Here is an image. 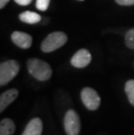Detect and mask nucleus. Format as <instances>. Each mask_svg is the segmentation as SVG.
<instances>
[{
    "instance_id": "nucleus-6",
    "label": "nucleus",
    "mask_w": 134,
    "mask_h": 135,
    "mask_svg": "<svg viewBox=\"0 0 134 135\" xmlns=\"http://www.w3.org/2000/svg\"><path fill=\"white\" fill-rule=\"evenodd\" d=\"M92 61V55L86 49H80L72 56L71 64L76 68H85Z\"/></svg>"
},
{
    "instance_id": "nucleus-13",
    "label": "nucleus",
    "mask_w": 134,
    "mask_h": 135,
    "mask_svg": "<svg viewBox=\"0 0 134 135\" xmlns=\"http://www.w3.org/2000/svg\"><path fill=\"white\" fill-rule=\"evenodd\" d=\"M125 45L130 49H134V28L129 30L125 34Z\"/></svg>"
},
{
    "instance_id": "nucleus-7",
    "label": "nucleus",
    "mask_w": 134,
    "mask_h": 135,
    "mask_svg": "<svg viewBox=\"0 0 134 135\" xmlns=\"http://www.w3.org/2000/svg\"><path fill=\"white\" fill-rule=\"evenodd\" d=\"M11 40L17 46L22 49H29L32 45V38L23 31H14L11 34Z\"/></svg>"
},
{
    "instance_id": "nucleus-11",
    "label": "nucleus",
    "mask_w": 134,
    "mask_h": 135,
    "mask_svg": "<svg viewBox=\"0 0 134 135\" xmlns=\"http://www.w3.org/2000/svg\"><path fill=\"white\" fill-rule=\"evenodd\" d=\"M15 129V123L11 119H4L0 122V135H13Z\"/></svg>"
},
{
    "instance_id": "nucleus-8",
    "label": "nucleus",
    "mask_w": 134,
    "mask_h": 135,
    "mask_svg": "<svg viewBox=\"0 0 134 135\" xmlns=\"http://www.w3.org/2000/svg\"><path fill=\"white\" fill-rule=\"evenodd\" d=\"M18 96V91L17 89H10L0 96V112L3 113Z\"/></svg>"
},
{
    "instance_id": "nucleus-14",
    "label": "nucleus",
    "mask_w": 134,
    "mask_h": 135,
    "mask_svg": "<svg viewBox=\"0 0 134 135\" xmlns=\"http://www.w3.org/2000/svg\"><path fill=\"white\" fill-rule=\"evenodd\" d=\"M51 0H37L36 2V7L37 9L41 11H45L48 7H49Z\"/></svg>"
},
{
    "instance_id": "nucleus-10",
    "label": "nucleus",
    "mask_w": 134,
    "mask_h": 135,
    "mask_svg": "<svg viewBox=\"0 0 134 135\" xmlns=\"http://www.w3.org/2000/svg\"><path fill=\"white\" fill-rule=\"evenodd\" d=\"M19 20L26 24H37L41 20V16L38 13H36L34 11H24L19 15Z\"/></svg>"
},
{
    "instance_id": "nucleus-3",
    "label": "nucleus",
    "mask_w": 134,
    "mask_h": 135,
    "mask_svg": "<svg viewBox=\"0 0 134 135\" xmlns=\"http://www.w3.org/2000/svg\"><path fill=\"white\" fill-rule=\"evenodd\" d=\"M19 71V65L16 60H7L0 65V85H7Z\"/></svg>"
},
{
    "instance_id": "nucleus-2",
    "label": "nucleus",
    "mask_w": 134,
    "mask_h": 135,
    "mask_svg": "<svg viewBox=\"0 0 134 135\" xmlns=\"http://www.w3.org/2000/svg\"><path fill=\"white\" fill-rule=\"evenodd\" d=\"M67 36L63 31L52 32L44 39L41 44V50L44 52H52L63 46L67 42Z\"/></svg>"
},
{
    "instance_id": "nucleus-1",
    "label": "nucleus",
    "mask_w": 134,
    "mask_h": 135,
    "mask_svg": "<svg viewBox=\"0 0 134 135\" xmlns=\"http://www.w3.org/2000/svg\"><path fill=\"white\" fill-rule=\"evenodd\" d=\"M27 69L31 75L39 81H46L52 75V70L50 65L39 59L28 60Z\"/></svg>"
},
{
    "instance_id": "nucleus-15",
    "label": "nucleus",
    "mask_w": 134,
    "mask_h": 135,
    "mask_svg": "<svg viewBox=\"0 0 134 135\" xmlns=\"http://www.w3.org/2000/svg\"><path fill=\"white\" fill-rule=\"evenodd\" d=\"M118 4L123 6H131L134 5V0H115Z\"/></svg>"
},
{
    "instance_id": "nucleus-5",
    "label": "nucleus",
    "mask_w": 134,
    "mask_h": 135,
    "mask_svg": "<svg viewBox=\"0 0 134 135\" xmlns=\"http://www.w3.org/2000/svg\"><path fill=\"white\" fill-rule=\"evenodd\" d=\"M81 99L83 104L90 111L97 110L100 105V97L98 93L91 87H85L81 91Z\"/></svg>"
},
{
    "instance_id": "nucleus-4",
    "label": "nucleus",
    "mask_w": 134,
    "mask_h": 135,
    "mask_svg": "<svg viewBox=\"0 0 134 135\" xmlns=\"http://www.w3.org/2000/svg\"><path fill=\"white\" fill-rule=\"evenodd\" d=\"M64 127L67 135H78L80 133V119L76 111L71 109L66 112L64 119Z\"/></svg>"
},
{
    "instance_id": "nucleus-18",
    "label": "nucleus",
    "mask_w": 134,
    "mask_h": 135,
    "mask_svg": "<svg viewBox=\"0 0 134 135\" xmlns=\"http://www.w3.org/2000/svg\"><path fill=\"white\" fill-rule=\"evenodd\" d=\"M79 1H84V0H79Z\"/></svg>"
},
{
    "instance_id": "nucleus-9",
    "label": "nucleus",
    "mask_w": 134,
    "mask_h": 135,
    "mask_svg": "<svg viewBox=\"0 0 134 135\" xmlns=\"http://www.w3.org/2000/svg\"><path fill=\"white\" fill-rule=\"evenodd\" d=\"M43 122L39 118H34L28 123L22 135H42Z\"/></svg>"
},
{
    "instance_id": "nucleus-17",
    "label": "nucleus",
    "mask_w": 134,
    "mask_h": 135,
    "mask_svg": "<svg viewBox=\"0 0 134 135\" xmlns=\"http://www.w3.org/2000/svg\"><path fill=\"white\" fill-rule=\"evenodd\" d=\"M9 1L10 0H0V9H3L9 3Z\"/></svg>"
},
{
    "instance_id": "nucleus-12",
    "label": "nucleus",
    "mask_w": 134,
    "mask_h": 135,
    "mask_svg": "<svg viewBox=\"0 0 134 135\" xmlns=\"http://www.w3.org/2000/svg\"><path fill=\"white\" fill-rule=\"evenodd\" d=\"M125 91L129 102L134 106V79L128 80L126 82L125 86Z\"/></svg>"
},
{
    "instance_id": "nucleus-16",
    "label": "nucleus",
    "mask_w": 134,
    "mask_h": 135,
    "mask_svg": "<svg viewBox=\"0 0 134 135\" xmlns=\"http://www.w3.org/2000/svg\"><path fill=\"white\" fill-rule=\"evenodd\" d=\"M18 5H21V6H26V5H29L32 0H14Z\"/></svg>"
}]
</instances>
